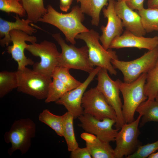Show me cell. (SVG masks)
Returning <instances> with one entry per match:
<instances>
[{"mask_svg": "<svg viewBox=\"0 0 158 158\" xmlns=\"http://www.w3.org/2000/svg\"><path fill=\"white\" fill-rule=\"evenodd\" d=\"M18 91L32 96L38 99H45L52 77L31 70L26 67L17 70Z\"/></svg>", "mask_w": 158, "mask_h": 158, "instance_id": "obj_6", "label": "cell"}, {"mask_svg": "<svg viewBox=\"0 0 158 158\" xmlns=\"http://www.w3.org/2000/svg\"><path fill=\"white\" fill-rule=\"evenodd\" d=\"M99 37L98 32L92 29L78 34L75 39L85 43L90 61L93 66L106 69L111 75H116L117 71L111 62L112 59H118L116 52L111 49H105L99 42Z\"/></svg>", "mask_w": 158, "mask_h": 158, "instance_id": "obj_3", "label": "cell"}, {"mask_svg": "<svg viewBox=\"0 0 158 158\" xmlns=\"http://www.w3.org/2000/svg\"><path fill=\"white\" fill-rule=\"evenodd\" d=\"M141 117L139 115L133 122L125 123L122 126L115 139V158L126 157L134 153L141 145L138 138L140 134L138 126Z\"/></svg>", "mask_w": 158, "mask_h": 158, "instance_id": "obj_10", "label": "cell"}, {"mask_svg": "<svg viewBox=\"0 0 158 158\" xmlns=\"http://www.w3.org/2000/svg\"><path fill=\"white\" fill-rule=\"evenodd\" d=\"M76 1L77 2H78L79 0H76Z\"/></svg>", "mask_w": 158, "mask_h": 158, "instance_id": "obj_39", "label": "cell"}, {"mask_svg": "<svg viewBox=\"0 0 158 158\" xmlns=\"http://www.w3.org/2000/svg\"><path fill=\"white\" fill-rule=\"evenodd\" d=\"M144 92L148 99H155L158 93V59L154 67L147 73Z\"/></svg>", "mask_w": 158, "mask_h": 158, "instance_id": "obj_24", "label": "cell"}, {"mask_svg": "<svg viewBox=\"0 0 158 158\" xmlns=\"http://www.w3.org/2000/svg\"><path fill=\"white\" fill-rule=\"evenodd\" d=\"M158 150V140L144 145H140L136 151L127 158H146Z\"/></svg>", "mask_w": 158, "mask_h": 158, "instance_id": "obj_31", "label": "cell"}, {"mask_svg": "<svg viewBox=\"0 0 158 158\" xmlns=\"http://www.w3.org/2000/svg\"><path fill=\"white\" fill-rule=\"evenodd\" d=\"M158 47V36L152 37L138 36L126 30L121 35L115 37L109 48L118 49L125 47H135L139 49L152 50Z\"/></svg>", "mask_w": 158, "mask_h": 158, "instance_id": "obj_16", "label": "cell"}, {"mask_svg": "<svg viewBox=\"0 0 158 158\" xmlns=\"http://www.w3.org/2000/svg\"><path fill=\"white\" fill-rule=\"evenodd\" d=\"M148 158H158V152H154L150 155Z\"/></svg>", "mask_w": 158, "mask_h": 158, "instance_id": "obj_37", "label": "cell"}, {"mask_svg": "<svg viewBox=\"0 0 158 158\" xmlns=\"http://www.w3.org/2000/svg\"><path fill=\"white\" fill-rule=\"evenodd\" d=\"M155 100L156 101H157L158 102V93L156 95V97L155 98Z\"/></svg>", "mask_w": 158, "mask_h": 158, "instance_id": "obj_38", "label": "cell"}, {"mask_svg": "<svg viewBox=\"0 0 158 158\" xmlns=\"http://www.w3.org/2000/svg\"><path fill=\"white\" fill-rule=\"evenodd\" d=\"M136 111L142 116L140 127L147 122H158V102L155 100L147 99L142 103Z\"/></svg>", "mask_w": 158, "mask_h": 158, "instance_id": "obj_20", "label": "cell"}, {"mask_svg": "<svg viewBox=\"0 0 158 158\" xmlns=\"http://www.w3.org/2000/svg\"><path fill=\"white\" fill-rule=\"evenodd\" d=\"M70 157L71 158H91L92 156L86 147L84 148L78 147L71 152Z\"/></svg>", "mask_w": 158, "mask_h": 158, "instance_id": "obj_32", "label": "cell"}, {"mask_svg": "<svg viewBox=\"0 0 158 158\" xmlns=\"http://www.w3.org/2000/svg\"><path fill=\"white\" fill-rule=\"evenodd\" d=\"M27 15V19L36 23L47 12L43 0H20Z\"/></svg>", "mask_w": 158, "mask_h": 158, "instance_id": "obj_22", "label": "cell"}, {"mask_svg": "<svg viewBox=\"0 0 158 158\" xmlns=\"http://www.w3.org/2000/svg\"><path fill=\"white\" fill-rule=\"evenodd\" d=\"M78 118L80 122L78 124V126L85 132L94 135L105 142H110L115 141L119 130L113 128L116 123V120L108 118L100 120L85 113H83Z\"/></svg>", "mask_w": 158, "mask_h": 158, "instance_id": "obj_12", "label": "cell"}, {"mask_svg": "<svg viewBox=\"0 0 158 158\" xmlns=\"http://www.w3.org/2000/svg\"><path fill=\"white\" fill-rule=\"evenodd\" d=\"M107 71L101 68L97 75L98 81L96 88L103 95L108 103L114 110L117 119L115 126L120 129L125 123L122 111V104L119 96L120 90L116 81L109 75Z\"/></svg>", "mask_w": 158, "mask_h": 158, "instance_id": "obj_9", "label": "cell"}, {"mask_svg": "<svg viewBox=\"0 0 158 158\" xmlns=\"http://www.w3.org/2000/svg\"><path fill=\"white\" fill-rule=\"evenodd\" d=\"M92 158H115L114 149L109 142L102 141L97 137L92 142H86Z\"/></svg>", "mask_w": 158, "mask_h": 158, "instance_id": "obj_21", "label": "cell"}, {"mask_svg": "<svg viewBox=\"0 0 158 158\" xmlns=\"http://www.w3.org/2000/svg\"><path fill=\"white\" fill-rule=\"evenodd\" d=\"M9 35L13 44L8 46L7 51L11 54L12 58L17 62L18 70H22L28 65H33L34 62L25 56L24 51L28 45L25 42H29L31 44L36 42V37L18 30H11Z\"/></svg>", "mask_w": 158, "mask_h": 158, "instance_id": "obj_14", "label": "cell"}, {"mask_svg": "<svg viewBox=\"0 0 158 158\" xmlns=\"http://www.w3.org/2000/svg\"><path fill=\"white\" fill-rule=\"evenodd\" d=\"M39 120L47 125L59 136L63 137V121L62 116L55 115L49 110L45 109L39 115Z\"/></svg>", "mask_w": 158, "mask_h": 158, "instance_id": "obj_25", "label": "cell"}, {"mask_svg": "<svg viewBox=\"0 0 158 158\" xmlns=\"http://www.w3.org/2000/svg\"><path fill=\"white\" fill-rule=\"evenodd\" d=\"M14 17L16 19L15 22L0 18V44L2 47L8 46L11 42L9 33L12 30H20L30 35L37 32L35 29L29 25L32 22L28 19H21L17 14Z\"/></svg>", "mask_w": 158, "mask_h": 158, "instance_id": "obj_18", "label": "cell"}, {"mask_svg": "<svg viewBox=\"0 0 158 158\" xmlns=\"http://www.w3.org/2000/svg\"><path fill=\"white\" fill-rule=\"evenodd\" d=\"M147 73L142 74L137 79L126 83L118 79L116 81L123 99L122 111L125 123L135 120L134 114L139 105L148 99L144 92Z\"/></svg>", "mask_w": 158, "mask_h": 158, "instance_id": "obj_2", "label": "cell"}, {"mask_svg": "<svg viewBox=\"0 0 158 158\" xmlns=\"http://www.w3.org/2000/svg\"><path fill=\"white\" fill-rule=\"evenodd\" d=\"M52 36L60 46L61 51L59 58L58 66L80 70L89 73L94 69L89 57L88 49L85 46L78 48L74 45H69L60 33L52 34Z\"/></svg>", "mask_w": 158, "mask_h": 158, "instance_id": "obj_5", "label": "cell"}, {"mask_svg": "<svg viewBox=\"0 0 158 158\" xmlns=\"http://www.w3.org/2000/svg\"><path fill=\"white\" fill-rule=\"evenodd\" d=\"M36 126L29 118L15 120L8 131L4 135L5 141L11 144L8 152L11 155L15 151L19 150L22 154L29 150L32 139L35 136Z\"/></svg>", "mask_w": 158, "mask_h": 158, "instance_id": "obj_4", "label": "cell"}, {"mask_svg": "<svg viewBox=\"0 0 158 158\" xmlns=\"http://www.w3.org/2000/svg\"><path fill=\"white\" fill-rule=\"evenodd\" d=\"M122 0H118V1H121Z\"/></svg>", "mask_w": 158, "mask_h": 158, "instance_id": "obj_40", "label": "cell"}, {"mask_svg": "<svg viewBox=\"0 0 158 158\" xmlns=\"http://www.w3.org/2000/svg\"><path fill=\"white\" fill-rule=\"evenodd\" d=\"M18 81L16 71H3L0 72V97L2 98L17 88Z\"/></svg>", "mask_w": 158, "mask_h": 158, "instance_id": "obj_27", "label": "cell"}, {"mask_svg": "<svg viewBox=\"0 0 158 158\" xmlns=\"http://www.w3.org/2000/svg\"><path fill=\"white\" fill-rule=\"evenodd\" d=\"M63 121V137L65 138L68 150L71 152L79 147L76 139L74 128L73 116L70 112H67L62 115Z\"/></svg>", "mask_w": 158, "mask_h": 158, "instance_id": "obj_23", "label": "cell"}, {"mask_svg": "<svg viewBox=\"0 0 158 158\" xmlns=\"http://www.w3.org/2000/svg\"><path fill=\"white\" fill-rule=\"evenodd\" d=\"M127 6L133 10L138 11L143 9L145 0H124Z\"/></svg>", "mask_w": 158, "mask_h": 158, "instance_id": "obj_33", "label": "cell"}, {"mask_svg": "<svg viewBox=\"0 0 158 158\" xmlns=\"http://www.w3.org/2000/svg\"><path fill=\"white\" fill-rule=\"evenodd\" d=\"M60 8L62 11L67 12L70 8L73 0H59Z\"/></svg>", "mask_w": 158, "mask_h": 158, "instance_id": "obj_34", "label": "cell"}, {"mask_svg": "<svg viewBox=\"0 0 158 158\" xmlns=\"http://www.w3.org/2000/svg\"><path fill=\"white\" fill-rule=\"evenodd\" d=\"M26 50L33 56L40 59L39 62H36L33 65L32 70L52 77L54 71L58 66L61 53L56 44L52 42L44 40L40 43L35 42L28 44Z\"/></svg>", "mask_w": 158, "mask_h": 158, "instance_id": "obj_8", "label": "cell"}, {"mask_svg": "<svg viewBox=\"0 0 158 158\" xmlns=\"http://www.w3.org/2000/svg\"><path fill=\"white\" fill-rule=\"evenodd\" d=\"M101 68L97 67L94 68L81 85L68 91L55 102L57 104L63 106L68 111L73 115L74 119L78 118L83 114V109L81 102L84 94L90 83Z\"/></svg>", "mask_w": 158, "mask_h": 158, "instance_id": "obj_13", "label": "cell"}, {"mask_svg": "<svg viewBox=\"0 0 158 158\" xmlns=\"http://www.w3.org/2000/svg\"><path fill=\"white\" fill-rule=\"evenodd\" d=\"M69 91L66 86L60 80L57 78H53L49 86L45 102H55Z\"/></svg>", "mask_w": 158, "mask_h": 158, "instance_id": "obj_29", "label": "cell"}, {"mask_svg": "<svg viewBox=\"0 0 158 158\" xmlns=\"http://www.w3.org/2000/svg\"><path fill=\"white\" fill-rule=\"evenodd\" d=\"M0 10L8 13H15L21 17L26 13L20 0H0Z\"/></svg>", "mask_w": 158, "mask_h": 158, "instance_id": "obj_30", "label": "cell"}, {"mask_svg": "<svg viewBox=\"0 0 158 158\" xmlns=\"http://www.w3.org/2000/svg\"><path fill=\"white\" fill-rule=\"evenodd\" d=\"M81 105L83 113L92 115L100 120L108 118L116 121V116L114 110L96 87L85 92Z\"/></svg>", "mask_w": 158, "mask_h": 158, "instance_id": "obj_11", "label": "cell"}, {"mask_svg": "<svg viewBox=\"0 0 158 158\" xmlns=\"http://www.w3.org/2000/svg\"><path fill=\"white\" fill-rule=\"evenodd\" d=\"M114 7L126 30L138 36L145 35L146 32L143 26L140 16L138 13L129 7L124 0L115 1Z\"/></svg>", "mask_w": 158, "mask_h": 158, "instance_id": "obj_17", "label": "cell"}, {"mask_svg": "<svg viewBox=\"0 0 158 158\" xmlns=\"http://www.w3.org/2000/svg\"><path fill=\"white\" fill-rule=\"evenodd\" d=\"M138 13L146 32L158 31V8H144Z\"/></svg>", "mask_w": 158, "mask_h": 158, "instance_id": "obj_26", "label": "cell"}, {"mask_svg": "<svg viewBox=\"0 0 158 158\" xmlns=\"http://www.w3.org/2000/svg\"><path fill=\"white\" fill-rule=\"evenodd\" d=\"M114 0H109L106 8H103L102 12L104 17L107 22L106 26L100 28L102 34L99 37V41L106 50L109 49L114 39L122 34L123 27L121 20L117 15L114 7Z\"/></svg>", "mask_w": 158, "mask_h": 158, "instance_id": "obj_15", "label": "cell"}, {"mask_svg": "<svg viewBox=\"0 0 158 158\" xmlns=\"http://www.w3.org/2000/svg\"><path fill=\"white\" fill-rule=\"evenodd\" d=\"M68 68L58 66L54 71L52 78H57L62 82L69 90L74 89L81 85L82 83L77 80L70 73Z\"/></svg>", "mask_w": 158, "mask_h": 158, "instance_id": "obj_28", "label": "cell"}, {"mask_svg": "<svg viewBox=\"0 0 158 158\" xmlns=\"http://www.w3.org/2000/svg\"><path fill=\"white\" fill-rule=\"evenodd\" d=\"M80 137L86 142L88 143L93 142L97 138L95 135L86 132L82 133Z\"/></svg>", "mask_w": 158, "mask_h": 158, "instance_id": "obj_35", "label": "cell"}, {"mask_svg": "<svg viewBox=\"0 0 158 158\" xmlns=\"http://www.w3.org/2000/svg\"><path fill=\"white\" fill-rule=\"evenodd\" d=\"M148 8H158V0H148Z\"/></svg>", "mask_w": 158, "mask_h": 158, "instance_id": "obj_36", "label": "cell"}, {"mask_svg": "<svg viewBox=\"0 0 158 158\" xmlns=\"http://www.w3.org/2000/svg\"><path fill=\"white\" fill-rule=\"evenodd\" d=\"M158 59V47L132 61H123L113 59L111 62L114 68L123 74L124 82L131 83L142 74L147 73L154 66Z\"/></svg>", "mask_w": 158, "mask_h": 158, "instance_id": "obj_7", "label": "cell"}, {"mask_svg": "<svg viewBox=\"0 0 158 158\" xmlns=\"http://www.w3.org/2000/svg\"><path fill=\"white\" fill-rule=\"evenodd\" d=\"M109 0H79L80 8L84 13L90 16L92 25L97 26L100 20L101 10L105 6H107Z\"/></svg>", "mask_w": 158, "mask_h": 158, "instance_id": "obj_19", "label": "cell"}, {"mask_svg": "<svg viewBox=\"0 0 158 158\" xmlns=\"http://www.w3.org/2000/svg\"><path fill=\"white\" fill-rule=\"evenodd\" d=\"M47 12L39 22L51 24L58 28L64 35L66 40L71 44L76 43L75 37L78 35L89 30L82 23L85 19L84 13L78 6H74L67 13L59 12L50 4L47 6Z\"/></svg>", "mask_w": 158, "mask_h": 158, "instance_id": "obj_1", "label": "cell"}]
</instances>
